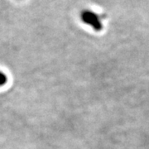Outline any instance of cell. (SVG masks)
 Listing matches in <instances>:
<instances>
[{
  "instance_id": "obj_1",
  "label": "cell",
  "mask_w": 149,
  "mask_h": 149,
  "mask_svg": "<svg viewBox=\"0 0 149 149\" xmlns=\"http://www.w3.org/2000/svg\"><path fill=\"white\" fill-rule=\"evenodd\" d=\"M80 19L85 24L91 27L96 32H100L103 29L102 17L90 9H85L80 13Z\"/></svg>"
}]
</instances>
